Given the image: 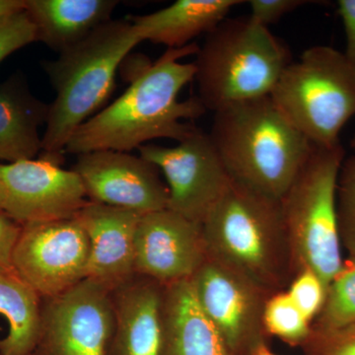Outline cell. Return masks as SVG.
Masks as SVG:
<instances>
[{"mask_svg": "<svg viewBox=\"0 0 355 355\" xmlns=\"http://www.w3.org/2000/svg\"><path fill=\"white\" fill-rule=\"evenodd\" d=\"M34 42H37L36 30L24 9L0 16V64Z\"/></svg>", "mask_w": 355, "mask_h": 355, "instance_id": "26", "label": "cell"}, {"mask_svg": "<svg viewBox=\"0 0 355 355\" xmlns=\"http://www.w3.org/2000/svg\"><path fill=\"white\" fill-rule=\"evenodd\" d=\"M345 158L342 144L313 146L305 164L279 200L297 273L311 268L327 286L343 263L336 184Z\"/></svg>", "mask_w": 355, "mask_h": 355, "instance_id": "7", "label": "cell"}, {"mask_svg": "<svg viewBox=\"0 0 355 355\" xmlns=\"http://www.w3.org/2000/svg\"><path fill=\"white\" fill-rule=\"evenodd\" d=\"M308 3L303 0H251L249 1L251 8L252 20L263 27L275 24L286 14L296 10L299 7Z\"/></svg>", "mask_w": 355, "mask_h": 355, "instance_id": "28", "label": "cell"}, {"mask_svg": "<svg viewBox=\"0 0 355 355\" xmlns=\"http://www.w3.org/2000/svg\"><path fill=\"white\" fill-rule=\"evenodd\" d=\"M198 50L190 44L169 49L155 62L139 58L127 90L77 128L64 153L77 156L98 150L130 153L153 139H184L195 128L187 121L207 112L198 97L179 99L196 72L193 62L179 60Z\"/></svg>", "mask_w": 355, "mask_h": 355, "instance_id": "1", "label": "cell"}, {"mask_svg": "<svg viewBox=\"0 0 355 355\" xmlns=\"http://www.w3.org/2000/svg\"><path fill=\"white\" fill-rule=\"evenodd\" d=\"M113 328L111 292L85 279L60 295L43 299L32 355H108Z\"/></svg>", "mask_w": 355, "mask_h": 355, "instance_id": "11", "label": "cell"}, {"mask_svg": "<svg viewBox=\"0 0 355 355\" xmlns=\"http://www.w3.org/2000/svg\"><path fill=\"white\" fill-rule=\"evenodd\" d=\"M190 282L228 355H254L270 347L272 336L266 329L265 309L273 292L209 254Z\"/></svg>", "mask_w": 355, "mask_h": 355, "instance_id": "8", "label": "cell"}, {"mask_svg": "<svg viewBox=\"0 0 355 355\" xmlns=\"http://www.w3.org/2000/svg\"><path fill=\"white\" fill-rule=\"evenodd\" d=\"M116 0H24V10L41 42L58 53L112 20Z\"/></svg>", "mask_w": 355, "mask_h": 355, "instance_id": "18", "label": "cell"}, {"mask_svg": "<svg viewBox=\"0 0 355 355\" xmlns=\"http://www.w3.org/2000/svg\"><path fill=\"white\" fill-rule=\"evenodd\" d=\"M336 212L342 246L355 257V153L345 158L338 173Z\"/></svg>", "mask_w": 355, "mask_h": 355, "instance_id": "24", "label": "cell"}, {"mask_svg": "<svg viewBox=\"0 0 355 355\" xmlns=\"http://www.w3.org/2000/svg\"><path fill=\"white\" fill-rule=\"evenodd\" d=\"M42 301L14 268L0 270V315L9 329L0 340V355H32L38 342Z\"/></svg>", "mask_w": 355, "mask_h": 355, "instance_id": "21", "label": "cell"}, {"mask_svg": "<svg viewBox=\"0 0 355 355\" xmlns=\"http://www.w3.org/2000/svg\"><path fill=\"white\" fill-rule=\"evenodd\" d=\"M352 324H355V257L349 256L331 280L323 307L311 329L335 330Z\"/></svg>", "mask_w": 355, "mask_h": 355, "instance_id": "22", "label": "cell"}, {"mask_svg": "<svg viewBox=\"0 0 355 355\" xmlns=\"http://www.w3.org/2000/svg\"><path fill=\"white\" fill-rule=\"evenodd\" d=\"M164 286L135 275L111 292L114 328L108 355H162Z\"/></svg>", "mask_w": 355, "mask_h": 355, "instance_id": "16", "label": "cell"}, {"mask_svg": "<svg viewBox=\"0 0 355 355\" xmlns=\"http://www.w3.org/2000/svg\"><path fill=\"white\" fill-rule=\"evenodd\" d=\"M328 286L311 268H303L292 279L286 291L301 312L312 323L326 299Z\"/></svg>", "mask_w": 355, "mask_h": 355, "instance_id": "25", "label": "cell"}, {"mask_svg": "<svg viewBox=\"0 0 355 355\" xmlns=\"http://www.w3.org/2000/svg\"><path fill=\"white\" fill-rule=\"evenodd\" d=\"M304 355H355V324L335 330H314L301 345Z\"/></svg>", "mask_w": 355, "mask_h": 355, "instance_id": "27", "label": "cell"}, {"mask_svg": "<svg viewBox=\"0 0 355 355\" xmlns=\"http://www.w3.org/2000/svg\"><path fill=\"white\" fill-rule=\"evenodd\" d=\"M90 245L78 220L22 225L12 254L14 270L42 299L64 293L86 279Z\"/></svg>", "mask_w": 355, "mask_h": 355, "instance_id": "10", "label": "cell"}, {"mask_svg": "<svg viewBox=\"0 0 355 355\" xmlns=\"http://www.w3.org/2000/svg\"><path fill=\"white\" fill-rule=\"evenodd\" d=\"M162 355H228L190 279L164 286Z\"/></svg>", "mask_w": 355, "mask_h": 355, "instance_id": "19", "label": "cell"}, {"mask_svg": "<svg viewBox=\"0 0 355 355\" xmlns=\"http://www.w3.org/2000/svg\"><path fill=\"white\" fill-rule=\"evenodd\" d=\"M239 0H178L171 6L142 16L130 18L142 41L164 44L169 49L189 46L193 39L209 34Z\"/></svg>", "mask_w": 355, "mask_h": 355, "instance_id": "20", "label": "cell"}, {"mask_svg": "<svg viewBox=\"0 0 355 355\" xmlns=\"http://www.w3.org/2000/svg\"><path fill=\"white\" fill-rule=\"evenodd\" d=\"M0 212H3V197H2L1 190H0Z\"/></svg>", "mask_w": 355, "mask_h": 355, "instance_id": "33", "label": "cell"}, {"mask_svg": "<svg viewBox=\"0 0 355 355\" xmlns=\"http://www.w3.org/2000/svg\"><path fill=\"white\" fill-rule=\"evenodd\" d=\"M21 228L18 222L0 212V270H12V254Z\"/></svg>", "mask_w": 355, "mask_h": 355, "instance_id": "29", "label": "cell"}, {"mask_svg": "<svg viewBox=\"0 0 355 355\" xmlns=\"http://www.w3.org/2000/svg\"><path fill=\"white\" fill-rule=\"evenodd\" d=\"M89 202L139 214L168 209L169 190L158 169L141 156L114 150L80 154L73 168Z\"/></svg>", "mask_w": 355, "mask_h": 355, "instance_id": "13", "label": "cell"}, {"mask_svg": "<svg viewBox=\"0 0 355 355\" xmlns=\"http://www.w3.org/2000/svg\"><path fill=\"white\" fill-rule=\"evenodd\" d=\"M142 42L130 19H112L58 53L55 60L44 62L55 97L50 104L40 158L58 165L64 161L67 142L109 99L121 62Z\"/></svg>", "mask_w": 355, "mask_h": 355, "instance_id": "2", "label": "cell"}, {"mask_svg": "<svg viewBox=\"0 0 355 355\" xmlns=\"http://www.w3.org/2000/svg\"><path fill=\"white\" fill-rule=\"evenodd\" d=\"M336 6L338 15L342 18L347 40L343 53L355 65V0H338Z\"/></svg>", "mask_w": 355, "mask_h": 355, "instance_id": "30", "label": "cell"}, {"mask_svg": "<svg viewBox=\"0 0 355 355\" xmlns=\"http://www.w3.org/2000/svg\"><path fill=\"white\" fill-rule=\"evenodd\" d=\"M3 212L20 225L73 218L89 202L80 178L44 159L0 163Z\"/></svg>", "mask_w": 355, "mask_h": 355, "instance_id": "12", "label": "cell"}, {"mask_svg": "<svg viewBox=\"0 0 355 355\" xmlns=\"http://www.w3.org/2000/svg\"><path fill=\"white\" fill-rule=\"evenodd\" d=\"M202 226L207 254L273 293L297 275L279 200L232 180Z\"/></svg>", "mask_w": 355, "mask_h": 355, "instance_id": "4", "label": "cell"}, {"mask_svg": "<svg viewBox=\"0 0 355 355\" xmlns=\"http://www.w3.org/2000/svg\"><path fill=\"white\" fill-rule=\"evenodd\" d=\"M286 46L250 17L225 19L198 46L195 78L205 110L270 95L291 64Z\"/></svg>", "mask_w": 355, "mask_h": 355, "instance_id": "5", "label": "cell"}, {"mask_svg": "<svg viewBox=\"0 0 355 355\" xmlns=\"http://www.w3.org/2000/svg\"><path fill=\"white\" fill-rule=\"evenodd\" d=\"M141 214L88 202L76 218L90 245L86 279L112 292L135 275V240Z\"/></svg>", "mask_w": 355, "mask_h": 355, "instance_id": "15", "label": "cell"}, {"mask_svg": "<svg viewBox=\"0 0 355 355\" xmlns=\"http://www.w3.org/2000/svg\"><path fill=\"white\" fill-rule=\"evenodd\" d=\"M50 104L33 94L24 74L0 84V163L31 160L42 153L40 128L48 121Z\"/></svg>", "mask_w": 355, "mask_h": 355, "instance_id": "17", "label": "cell"}, {"mask_svg": "<svg viewBox=\"0 0 355 355\" xmlns=\"http://www.w3.org/2000/svg\"><path fill=\"white\" fill-rule=\"evenodd\" d=\"M265 324L270 336H277L291 347H300L311 333V323L286 291L275 292L265 309Z\"/></svg>", "mask_w": 355, "mask_h": 355, "instance_id": "23", "label": "cell"}, {"mask_svg": "<svg viewBox=\"0 0 355 355\" xmlns=\"http://www.w3.org/2000/svg\"><path fill=\"white\" fill-rule=\"evenodd\" d=\"M254 355H277L273 354L272 350H270V347H263L261 349H259L257 352V354Z\"/></svg>", "mask_w": 355, "mask_h": 355, "instance_id": "32", "label": "cell"}, {"mask_svg": "<svg viewBox=\"0 0 355 355\" xmlns=\"http://www.w3.org/2000/svg\"><path fill=\"white\" fill-rule=\"evenodd\" d=\"M270 96L313 146H338L355 116V65L331 46H311L287 65Z\"/></svg>", "mask_w": 355, "mask_h": 355, "instance_id": "6", "label": "cell"}, {"mask_svg": "<svg viewBox=\"0 0 355 355\" xmlns=\"http://www.w3.org/2000/svg\"><path fill=\"white\" fill-rule=\"evenodd\" d=\"M24 9V0H0V16Z\"/></svg>", "mask_w": 355, "mask_h": 355, "instance_id": "31", "label": "cell"}, {"mask_svg": "<svg viewBox=\"0 0 355 355\" xmlns=\"http://www.w3.org/2000/svg\"><path fill=\"white\" fill-rule=\"evenodd\" d=\"M139 156L162 171L169 190L168 209L202 224L232 179L209 133L198 128L167 147L147 144Z\"/></svg>", "mask_w": 355, "mask_h": 355, "instance_id": "9", "label": "cell"}, {"mask_svg": "<svg viewBox=\"0 0 355 355\" xmlns=\"http://www.w3.org/2000/svg\"><path fill=\"white\" fill-rule=\"evenodd\" d=\"M207 256L202 224L169 209L140 217L135 240V275L168 286L190 279Z\"/></svg>", "mask_w": 355, "mask_h": 355, "instance_id": "14", "label": "cell"}, {"mask_svg": "<svg viewBox=\"0 0 355 355\" xmlns=\"http://www.w3.org/2000/svg\"><path fill=\"white\" fill-rule=\"evenodd\" d=\"M350 147H352V150H354L355 153V135L354 139H352V142H350Z\"/></svg>", "mask_w": 355, "mask_h": 355, "instance_id": "34", "label": "cell"}, {"mask_svg": "<svg viewBox=\"0 0 355 355\" xmlns=\"http://www.w3.org/2000/svg\"><path fill=\"white\" fill-rule=\"evenodd\" d=\"M209 135L233 181L277 200L313 148L270 95L216 112Z\"/></svg>", "mask_w": 355, "mask_h": 355, "instance_id": "3", "label": "cell"}]
</instances>
